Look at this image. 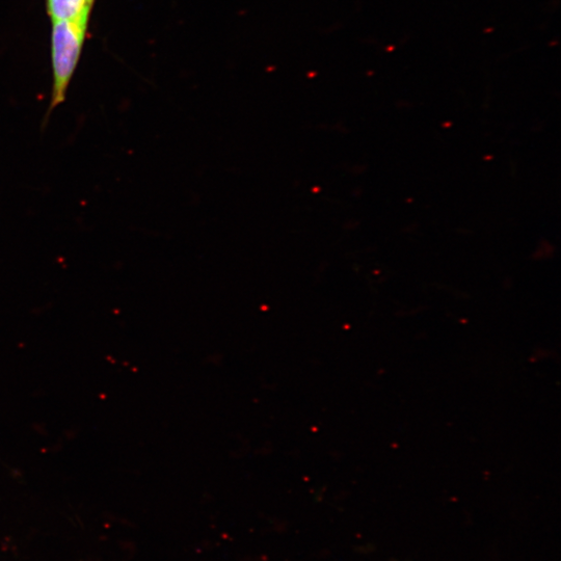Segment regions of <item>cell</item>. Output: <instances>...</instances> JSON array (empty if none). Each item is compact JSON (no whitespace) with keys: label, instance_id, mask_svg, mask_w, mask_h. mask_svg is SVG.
<instances>
[{"label":"cell","instance_id":"obj_1","mask_svg":"<svg viewBox=\"0 0 561 561\" xmlns=\"http://www.w3.org/2000/svg\"><path fill=\"white\" fill-rule=\"evenodd\" d=\"M51 24L50 56L53 80L50 103L42 129L47 126L51 114L66 101L89 32V29L71 22L56 21Z\"/></svg>","mask_w":561,"mask_h":561},{"label":"cell","instance_id":"obj_2","mask_svg":"<svg viewBox=\"0 0 561 561\" xmlns=\"http://www.w3.org/2000/svg\"><path fill=\"white\" fill-rule=\"evenodd\" d=\"M96 0H45L51 22L66 21L89 29Z\"/></svg>","mask_w":561,"mask_h":561}]
</instances>
